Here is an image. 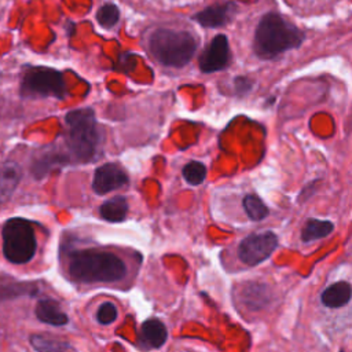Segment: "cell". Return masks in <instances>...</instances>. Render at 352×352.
Listing matches in <instances>:
<instances>
[{
    "mask_svg": "<svg viewBox=\"0 0 352 352\" xmlns=\"http://www.w3.org/2000/svg\"><path fill=\"white\" fill-rule=\"evenodd\" d=\"M69 274L84 283H109L121 280L126 275V267L110 252L85 249L70 254Z\"/></svg>",
    "mask_w": 352,
    "mask_h": 352,
    "instance_id": "obj_1",
    "label": "cell"
},
{
    "mask_svg": "<svg viewBox=\"0 0 352 352\" xmlns=\"http://www.w3.org/2000/svg\"><path fill=\"white\" fill-rule=\"evenodd\" d=\"M66 143L72 157L78 162L94 161L100 151L103 133L89 109H78L66 114Z\"/></svg>",
    "mask_w": 352,
    "mask_h": 352,
    "instance_id": "obj_2",
    "label": "cell"
},
{
    "mask_svg": "<svg viewBox=\"0 0 352 352\" xmlns=\"http://www.w3.org/2000/svg\"><path fill=\"white\" fill-rule=\"evenodd\" d=\"M148 51L164 66L182 67L194 56L198 40L183 29L158 28L148 37Z\"/></svg>",
    "mask_w": 352,
    "mask_h": 352,
    "instance_id": "obj_3",
    "label": "cell"
},
{
    "mask_svg": "<svg viewBox=\"0 0 352 352\" xmlns=\"http://www.w3.org/2000/svg\"><path fill=\"white\" fill-rule=\"evenodd\" d=\"M304 34L297 26L276 12L265 14L254 34V50L261 58H272L287 50L296 48Z\"/></svg>",
    "mask_w": 352,
    "mask_h": 352,
    "instance_id": "obj_4",
    "label": "cell"
},
{
    "mask_svg": "<svg viewBox=\"0 0 352 352\" xmlns=\"http://www.w3.org/2000/svg\"><path fill=\"white\" fill-rule=\"evenodd\" d=\"M3 254L14 264L30 261L36 253L37 241L32 224L21 217L8 219L1 230Z\"/></svg>",
    "mask_w": 352,
    "mask_h": 352,
    "instance_id": "obj_5",
    "label": "cell"
},
{
    "mask_svg": "<svg viewBox=\"0 0 352 352\" xmlns=\"http://www.w3.org/2000/svg\"><path fill=\"white\" fill-rule=\"evenodd\" d=\"M21 92L23 96L62 99L66 94V84L58 70L47 66H30L22 76Z\"/></svg>",
    "mask_w": 352,
    "mask_h": 352,
    "instance_id": "obj_6",
    "label": "cell"
},
{
    "mask_svg": "<svg viewBox=\"0 0 352 352\" xmlns=\"http://www.w3.org/2000/svg\"><path fill=\"white\" fill-rule=\"evenodd\" d=\"M278 246V236L271 231L248 235L238 248V256L246 265H257L267 260Z\"/></svg>",
    "mask_w": 352,
    "mask_h": 352,
    "instance_id": "obj_7",
    "label": "cell"
},
{
    "mask_svg": "<svg viewBox=\"0 0 352 352\" xmlns=\"http://www.w3.org/2000/svg\"><path fill=\"white\" fill-rule=\"evenodd\" d=\"M230 60V47L227 37L216 36L199 56V67L205 73H212L227 66Z\"/></svg>",
    "mask_w": 352,
    "mask_h": 352,
    "instance_id": "obj_8",
    "label": "cell"
},
{
    "mask_svg": "<svg viewBox=\"0 0 352 352\" xmlns=\"http://www.w3.org/2000/svg\"><path fill=\"white\" fill-rule=\"evenodd\" d=\"M128 183V176L116 164H104L95 170L92 188L98 194H106L121 188Z\"/></svg>",
    "mask_w": 352,
    "mask_h": 352,
    "instance_id": "obj_9",
    "label": "cell"
},
{
    "mask_svg": "<svg viewBox=\"0 0 352 352\" xmlns=\"http://www.w3.org/2000/svg\"><path fill=\"white\" fill-rule=\"evenodd\" d=\"M22 177L21 166L16 162L8 161L0 168V204L10 199Z\"/></svg>",
    "mask_w": 352,
    "mask_h": 352,
    "instance_id": "obj_10",
    "label": "cell"
},
{
    "mask_svg": "<svg viewBox=\"0 0 352 352\" xmlns=\"http://www.w3.org/2000/svg\"><path fill=\"white\" fill-rule=\"evenodd\" d=\"M166 327L158 319H148L140 327V345L143 348H158L166 340Z\"/></svg>",
    "mask_w": 352,
    "mask_h": 352,
    "instance_id": "obj_11",
    "label": "cell"
},
{
    "mask_svg": "<svg viewBox=\"0 0 352 352\" xmlns=\"http://www.w3.org/2000/svg\"><path fill=\"white\" fill-rule=\"evenodd\" d=\"M36 316L38 320L52 326H63L69 322L67 315L62 311L58 301L52 298H43L37 302Z\"/></svg>",
    "mask_w": 352,
    "mask_h": 352,
    "instance_id": "obj_12",
    "label": "cell"
},
{
    "mask_svg": "<svg viewBox=\"0 0 352 352\" xmlns=\"http://www.w3.org/2000/svg\"><path fill=\"white\" fill-rule=\"evenodd\" d=\"M351 298V285L348 282H336L326 287L320 296L323 305L329 308H340L348 304Z\"/></svg>",
    "mask_w": 352,
    "mask_h": 352,
    "instance_id": "obj_13",
    "label": "cell"
},
{
    "mask_svg": "<svg viewBox=\"0 0 352 352\" xmlns=\"http://www.w3.org/2000/svg\"><path fill=\"white\" fill-rule=\"evenodd\" d=\"M242 302L250 309H260L270 301V290L261 283H248L241 290Z\"/></svg>",
    "mask_w": 352,
    "mask_h": 352,
    "instance_id": "obj_14",
    "label": "cell"
},
{
    "mask_svg": "<svg viewBox=\"0 0 352 352\" xmlns=\"http://www.w3.org/2000/svg\"><path fill=\"white\" fill-rule=\"evenodd\" d=\"M37 292L36 283L21 280H0V302L22 296H32Z\"/></svg>",
    "mask_w": 352,
    "mask_h": 352,
    "instance_id": "obj_15",
    "label": "cell"
},
{
    "mask_svg": "<svg viewBox=\"0 0 352 352\" xmlns=\"http://www.w3.org/2000/svg\"><path fill=\"white\" fill-rule=\"evenodd\" d=\"M126 212H128V202L122 195H117L104 201L99 208L100 216L104 220L113 221V223L124 220L126 216Z\"/></svg>",
    "mask_w": 352,
    "mask_h": 352,
    "instance_id": "obj_16",
    "label": "cell"
},
{
    "mask_svg": "<svg viewBox=\"0 0 352 352\" xmlns=\"http://www.w3.org/2000/svg\"><path fill=\"white\" fill-rule=\"evenodd\" d=\"M30 344L37 352H76L69 342L45 334H33Z\"/></svg>",
    "mask_w": 352,
    "mask_h": 352,
    "instance_id": "obj_17",
    "label": "cell"
},
{
    "mask_svg": "<svg viewBox=\"0 0 352 352\" xmlns=\"http://www.w3.org/2000/svg\"><path fill=\"white\" fill-rule=\"evenodd\" d=\"M230 12H231V4H217L199 12L195 16V19L204 26L214 28V26L223 25L227 21Z\"/></svg>",
    "mask_w": 352,
    "mask_h": 352,
    "instance_id": "obj_18",
    "label": "cell"
},
{
    "mask_svg": "<svg viewBox=\"0 0 352 352\" xmlns=\"http://www.w3.org/2000/svg\"><path fill=\"white\" fill-rule=\"evenodd\" d=\"M333 230H334V224L329 220L308 219L301 231V238L304 242H312V241L327 236Z\"/></svg>",
    "mask_w": 352,
    "mask_h": 352,
    "instance_id": "obj_19",
    "label": "cell"
},
{
    "mask_svg": "<svg viewBox=\"0 0 352 352\" xmlns=\"http://www.w3.org/2000/svg\"><path fill=\"white\" fill-rule=\"evenodd\" d=\"M135 3H139L144 7L155 8V10H175V8H184L195 6L204 0H132Z\"/></svg>",
    "mask_w": 352,
    "mask_h": 352,
    "instance_id": "obj_20",
    "label": "cell"
},
{
    "mask_svg": "<svg viewBox=\"0 0 352 352\" xmlns=\"http://www.w3.org/2000/svg\"><path fill=\"white\" fill-rule=\"evenodd\" d=\"M243 208L246 214L252 219V220H263L264 217H267L268 214V208L265 206V204L254 194H249L243 198Z\"/></svg>",
    "mask_w": 352,
    "mask_h": 352,
    "instance_id": "obj_21",
    "label": "cell"
},
{
    "mask_svg": "<svg viewBox=\"0 0 352 352\" xmlns=\"http://www.w3.org/2000/svg\"><path fill=\"white\" fill-rule=\"evenodd\" d=\"M183 177L192 186L201 184L206 177V168L198 161H191L183 168Z\"/></svg>",
    "mask_w": 352,
    "mask_h": 352,
    "instance_id": "obj_22",
    "label": "cell"
},
{
    "mask_svg": "<svg viewBox=\"0 0 352 352\" xmlns=\"http://www.w3.org/2000/svg\"><path fill=\"white\" fill-rule=\"evenodd\" d=\"M118 18H120V11L114 4L102 6L96 14V19H98L99 25H102L103 28L114 26L117 23Z\"/></svg>",
    "mask_w": 352,
    "mask_h": 352,
    "instance_id": "obj_23",
    "label": "cell"
},
{
    "mask_svg": "<svg viewBox=\"0 0 352 352\" xmlns=\"http://www.w3.org/2000/svg\"><path fill=\"white\" fill-rule=\"evenodd\" d=\"M117 314H118L117 307L113 302L106 301L99 305L96 312V319L100 324H110L117 319Z\"/></svg>",
    "mask_w": 352,
    "mask_h": 352,
    "instance_id": "obj_24",
    "label": "cell"
},
{
    "mask_svg": "<svg viewBox=\"0 0 352 352\" xmlns=\"http://www.w3.org/2000/svg\"><path fill=\"white\" fill-rule=\"evenodd\" d=\"M296 8L298 10H316V8H322L326 4H329L331 0H289Z\"/></svg>",
    "mask_w": 352,
    "mask_h": 352,
    "instance_id": "obj_25",
    "label": "cell"
},
{
    "mask_svg": "<svg viewBox=\"0 0 352 352\" xmlns=\"http://www.w3.org/2000/svg\"><path fill=\"white\" fill-rule=\"evenodd\" d=\"M340 352H344V351H340Z\"/></svg>",
    "mask_w": 352,
    "mask_h": 352,
    "instance_id": "obj_26",
    "label": "cell"
}]
</instances>
